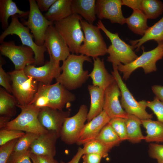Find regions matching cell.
Returning a JSON list of instances; mask_svg holds the SVG:
<instances>
[{"label":"cell","instance_id":"obj_1","mask_svg":"<svg viewBox=\"0 0 163 163\" xmlns=\"http://www.w3.org/2000/svg\"><path fill=\"white\" fill-rule=\"evenodd\" d=\"M75 95L58 82L51 85L39 82L34 98L30 104L42 108L48 107L63 110L68 103L74 101Z\"/></svg>","mask_w":163,"mask_h":163},{"label":"cell","instance_id":"obj_2","mask_svg":"<svg viewBox=\"0 0 163 163\" xmlns=\"http://www.w3.org/2000/svg\"><path fill=\"white\" fill-rule=\"evenodd\" d=\"M92 62L91 58L82 54L72 53L64 61L61 66L62 73L56 79L68 90L76 89L84 83L89 77L88 71L83 68L84 63Z\"/></svg>","mask_w":163,"mask_h":163},{"label":"cell","instance_id":"obj_3","mask_svg":"<svg viewBox=\"0 0 163 163\" xmlns=\"http://www.w3.org/2000/svg\"><path fill=\"white\" fill-rule=\"evenodd\" d=\"M96 24L111 42L107 48V53L109 54L107 59L108 62L117 65L121 63L126 65L131 62L138 57L134 51L133 46L121 40L118 33H113L108 30L101 20L97 21Z\"/></svg>","mask_w":163,"mask_h":163},{"label":"cell","instance_id":"obj_4","mask_svg":"<svg viewBox=\"0 0 163 163\" xmlns=\"http://www.w3.org/2000/svg\"><path fill=\"white\" fill-rule=\"evenodd\" d=\"M82 18L76 14L53 23L55 27L66 41L70 52L78 54L79 50L85 40L80 20Z\"/></svg>","mask_w":163,"mask_h":163},{"label":"cell","instance_id":"obj_5","mask_svg":"<svg viewBox=\"0 0 163 163\" xmlns=\"http://www.w3.org/2000/svg\"><path fill=\"white\" fill-rule=\"evenodd\" d=\"M17 106L21 110L20 113L15 118L8 122L3 129L39 135L48 132L42 126L38 119L41 108L33 104L21 106L18 104Z\"/></svg>","mask_w":163,"mask_h":163},{"label":"cell","instance_id":"obj_6","mask_svg":"<svg viewBox=\"0 0 163 163\" xmlns=\"http://www.w3.org/2000/svg\"><path fill=\"white\" fill-rule=\"evenodd\" d=\"M18 17L17 15L11 17L10 24L0 35V43L4 42L5 38L8 35H17L20 39L22 45L30 47L34 51L35 62L33 65L35 66L43 64L46 48L44 45L40 46L35 43L33 40L34 36L30 33L29 29L20 22Z\"/></svg>","mask_w":163,"mask_h":163},{"label":"cell","instance_id":"obj_7","mask_svg":"<svg viewBox=\"0 0 163 163\" xmlns=\"http://www.w3.org/2000/svg\"><path fill=\"white\" fill-rule=\"evenodd\" d=\"M80 22L85 40L79 50L78 53L93 59L106 54L107 47L100 29L97 26L89 23L85 20L82 19Z\"/></svg>","mask_w":163,"mask_h":163},{"label":"cell","instance_id":"obj_8","mask_svg":"<svg viewBox=\"0 0 163 163\" xmlns=\"http://www.w3.org/2000/svg\"><path fill=\"white\" fill-rule=\"evenodd\" d=\"M8 73L12 82V93L18 104L21 106L30 104L37 91V82L26 75L24 70H15Z\"/></svg>","mask_w":163,"mask_h":163},{"label":"cell","instance_id":"obj_9","mask_svg":"<svg viewBox=\"0 0 163 163\" xmlns=\"http://www.w3.org/2000/svg\"><path fill=\"white\" fill-rule=\"evenodd\" d=\"M157 43V47L148 51H145L144 47H142V53L131 62L126 65L121 63L117 66L119 72L123 75V79H127L132 73L139 68H142L145 74L157 70L156 63L163 58V41Z\"/></svg>","mask_w":163,"mask_h":163},{"label":"cell","instance_id":"obj_10","mask_svg":"<svg viewBox=\"0 0 163 163\" xmlns=\"http://www.w3.org/2000/svg\"><path fill=\"white\" fill-rule=\"evenodd\" d=\"M117 65L112 64L113 71L112 75L114 78L121 92V104L126 112L134 115L141 120L152 119V114L149 113L146 110V101H137L130 92L123 81L117 68Z\"/></svg>","mask_w":163,"mask_h":163},{"label":"cell","instance_id":"obj_11","mask_svg":"<svg viewBox=\"0 0 163 163\" xmlns=\"http://www.w3.org/2000/svg\"><path fill=\"white\" fill-rule=\"evenodd\" d=\"M2 55L8 58L13 63L15 70H24L27 65H33L35 60L34 53L30 47L25 45L17 46L14 42L4 41L0 45Z\"/></svg>","mask_w":163,"mask_h":163},{"label":"cell","instance_id":"obj_12","mask_svg":"<svg viewBox=\"0 0 163 163\" xmlns=\"http://www.w3.org/2000/svg\"><path fill=\"white\" fill-rule=\"evenodd\" d=\"M29 12L27 21H23L22 24L30 30L38 46L44 45V38L48 27L53 23L48 21L39 9L36 0H29Z\"/></svg>","mask_w":163,"mask_h":163},{"label":"cell","instance_id":"obj_13","mask_svg":"<svg viewBox=\"0 0 163 163\" xmlns=\"http://www.w3.org/2000/svg\"><path fill=\"white\" fill-rule=\"evenodd\" d=\"M88 111L87 106L82 105L75 114L66 119L60 132V137L62 141L69 145L76 143L78 136L87 120Z\"/></svg>","mask_w":163,"mask_h":163},{"label":"cell","instance_id":"obj_14","mask_svg":"<svg viewBox=\"0 0 163 163\" xmlns=\"http://www.w3.org/2000/svg\"><path fill=\"white\" fill-rule=\"evenodd\" d=\"M50 57L60 62L65 61L70 54L66 41L56 29L53 24L48 28L44 38V44Z\"/></svg>","mask_w":163,"mask_h":163},{"label":"cell","instance_id":"obj_15","mask_svg":"<svg viewBox=\"0 0 163 163\" xmlns=\"http://www.w3.org/2000/svg\"><path fill=\"white\" fill-rule=\"evenodd\" d=\"M25 74L32 77L37 82L45 85H50L56 79L62 72L59 62L54 61L50 57V60L41 66L36 67L32 65L27 66L24 69Z\"/></svg>","mask_w":163,"mask_h":163},{"label":"cell","instance_id":"obj_16","mask_svg":"<svg viewBox=\"0 0 163 163\" xmlns=\"http://www.w3.org/2000/svg\"><path fill=\"white\" fill-rule=\"evenodd\" d=\"M122 5L121 0H97L96 16L101 20L107 19L112 23L123 25L125 23L126 18L123 14Z\"/></svg>","mask_w":163,"mask_h":163},{"label":"cell","instance_id":"obj_17","mask_svg":"<svg viewBox=\"0 0 163 163\" xmlns=\"http://www.w3.org/2000/svg\"><path fill=\"white\" fill-rule=\"evenodd\" d=\"M70 113L64 111L48 107L41 108L38 119L42 126L48 131L56 133L59 136L63 124Z\"/></svg>","mask_w":163,"mask_h":163},{"label":"cell","instance_id":"obj_18","mask_svg":"<svg viewBox=\"0 0 163 163\" xmlns=\"http://www.w3.org/2000/svg\"><path fill=\"white\" fill-rule=\"evenodd\" d=\"M121 92L116 81L105 90L103 110L111 119L115 118H126L128 115L122 107L119 100Z\"/></svg>","mask_w":163,"mask_h":163},{"label":"cell","instance_id":"obj_19","mask_svg":"<svg viewBox=\"0 0 163 163\" xmlns=\"http://www.w3.org/2000/svg\"><path fill=\"white\" fill-rule=\"evenodd\" d=\"M110 119L103 110L98 115L85 124L78 136L76 143L78 145H83L95 139Z\"/></svg>","mask_w":163,"mask_h":163},{"label":"cell","instance_id":"obj_20","mask_svg":"<svg viewBox=\"0 0 163 163\" xmlns=\"http://www.w3.org/2000/svg\"><path fill=\"white\" fill-rule=\"evenodd\" d=\"M59 138L58 134L53 131H48L40 135L31 145L30 148V152L54 157L56 154V144Z\"/></svg>","mask_w":163,"mask_h":163},{"label":"cell","instance_id":"obj_21","mask_svg":"<svg viewBox=\"0 0 163 163\" xmlns=\"http://www.w3.org/2000/svg\"><path fill=\"white\" fill-rule=\"evenodd\" d=\"M93 68L89 76L92 80L93 85L105 90L116 81L113 76L105 68L104 59L98 57L93 59Z\"/></svg>","mask_w":163,"mask_h":163},{"label":"cell","instance_id":"obj_22","mask_svg":"<svg viewBox=\"0 0 163 163\" xmlns=\"http://www.w3.org/2000/svg\"><path fill=\"white\" fill-rule=\"evenodd\" d=\"M95 0H72V14H78L90 24L96 19Z\"/></svg>","mask_w":163,"mask_h":163},{"label":"cell","instance_id":"obj_23","mask_svg":"<svg viewBox=\"0 0 163 163\" xmlns=\"http://www.w3.org/2000/svg\"><path fill=\"white\" fill-rule=\"evenodd\" d=\"M88 89L91 103L87 121L89 122L100 114L103 110L105 90L93 85H89Z\"/></svg>","mask_w":163,"mask_h":163},{"label":"cell","instance_id":"obj_24","mask_svg":"<svg viewBox=\"0 0 163 163\" xmlns=\"http://www.w3.org/2000/svg\"><path fill=\"white\" fill-rule=\"evenodd\" d=\"M71 2L72 0H56L43 15L53 23L62 20L72 14Z\"/></svg>","mask_w":163,"mask_h":163},{"label":"cell","instance_id":"obj_25","mask_svg":"<svg viewBox=\"0 0 163 163\" xmlns=\"http://www.w3.org/2000/svg\"><path fill=\"white\" fill-rule=\"evenodd\" d=\"M29 11L20 10L12 0H0V20L2 29L8 27L9 17L17 15L18 17H25L28 15Z\"/></svg>","mask_w":163,"mask_h":163},{"label":"cell","instance_id":"obj_26","mask_svg":"<svg viewBox=\"0 0 163 163\" xmlns=\"http://www.w3.org/2000/svg\"><path fill=\"white\" fill-rule=\"evenodd\" d=\"M154 40L157 43L163 41V17L152 26L149 27L141 38L130 40V43L134 49L139 51L141 46L147 41Z\"/></svg>","mask_w":163,"mask_h":163},{"label":"cell","instance_id":"obj_27","mask_svg":"<svg viewBox=\"0 0 163 163\" xmlns=\"http://www.w3.org/2000/svg\"><path fill=\"white\" fill-rule=\"evenodd\" d=\"M146 130L144 140L146 142H163V123L152 119L141 120Z\"/></svg>","mask_w":163,"mask_h":163},{"label":"cell","instance_id":"obj_28","mask_svg":"<svg viewBox=\"0 0 163 163\" xmlns=\"http://www.w3.org/2000/svg\"><path fill=\"white\" fill-rule=\"evenodd\" d=\"M147 19L142 11L133 10L131 15L126 18L125 23L133 33L142 36L149 27Z\"/></svg>","mask_w":163,"mask_h":163},{"label":"cell","instance_id":"obj_29","mask_svg":"<svg viewBox=\"0 0 163 163\" xmlns=\"http://www.w3.org/2000/svg\"><path fill=\"white\" fill-rule=\"evenodd\" d=\"M126 125L127 140L132 143H138L144 140L141 125L142 121L137 117L128 114L125 119Z\"/></svg>","mask_w":163,"mask_h":163},{"label":"cell","instance_id":"obj_30","mask_svg":"<svg viewBox=\"0 0 163 163\" xmlns=\"http://www.w3.org/2000/svg\"><path fill=\"white\" fill-rule=\"evenodd\" d=\"M18 102L13 96L0 88V115L11 118L16 113Z\"/></svg>","mask_w":163,"mask_h":163},{"label":"cell","instance_id":"obj_31","mask_svg":"<svg viewBox=\"0 0 163 163\" xmlns=\"http://www.w3.org/2000/svg\"><path fill=\"white\" fill-rule=\"evenodd\" d=\"M95 139L100 141L111 149L121 142L117 134L109 123L104 127Z\"/></svg>","mask_w":163,"mask_h":163},{"label":"cell","instance_id":"obj_32","mask_svg":"<svg viewBox=\"0 0 163 163\" xmlns=\"http://www.w3.org/2000/svg\"><path fill=\"white\" fill-rule=\"evenodd\" d=\"M142 11L149 19H155L163 12V3L158 0H142Z\"/></svg>","mask_w":163,"mask_h":163},{"label":"cell","instance_id":"obj_33","mask_svg":"<svg viewBox=\"0 0 163 163\" xmlns=\"http://www.w3.org/2000/svg\"><path fill=\"white\" fill-rule=\"evenodd\" d=\"M84 154L95 153L101 155L103 158L107 157L111 149L100 141L94 139L83 145Z\"/></svg>","mask_w":163,"mask_h":163},{"label":"cell","instance_id":"obj_34","mask_svg":"<svg viewBox=\"0 0 163 163\" xmlns=\"http://www.w3.org/2000/svg\"><path fill=\"white\" fill-rule=\"evenodd\" d=\"M39 135L31 133L25 132L23 136L18 139L13 152H21L28 150L33 142Z\"/></svg>","mask_w":163,"mask_h":163},{"label":"cell","instance_id":"obj_35","mask_svg":"<svg viewBox=\"0 0 163 163\" xmlns=\"http://www.w3.org/2000/svg\"><path fill=\"white\" fill-rule=\"evenodd\" d=\"M108 123L117 134L121 142L127 140L125 119L121 118L111 119Z\"/></svg>","mask_w":163,"mask_h":163},{"label":"cell","instance_id":"obj_36","mask_svg":"<svg viewBox=\"0 0 163 163\" xmlns=\"http://www.w3.org/2000/svg\"><path fill=\"white\" fill-rule=\"evenodd\" d=\"M25 134L24 132L2 129L0 131V146L13 140L19 139Z\"/></svg>","mask_w":163,"mask_h":163},{"label":"cell","instance_id":"obj_37","mask_svg":"<svg viewBox=\"0 0 163 163\" xmlns=\"http://www.w3.org/2000/svg\"><path fill=\"white\" fill-rule=\"evenodd\" d=\"M146 104L155 114L157 120L163 123V102L155 96L152 101H146Z\"/></svg>","mask_w":163,"mask_h":163},{"label":"cell","instance_id":"obj_38","mask_svg":"<svg viewBox=\"0 0 163 163\" xmlns=\"http://www.w3.org/2000/svg\"><path fill=\"white\" fill-rule=\"evenodd\" d=\"M18 139L10 141L0 146V163H8Z\"/></svg>","mask_w":163,"mask_h":163},{"label":"cell","instance_id":"obj_39","mask_svg":"<svg viewBox=\"0 0 163 163\" xmlns=\"http://www.w3.org/2000/svg\"><path fill=\"white\" fill-rule=\"evenodd\" d=\"M30 149L26 151L13 152L7 163H32L30 158Z\"/></svg>","mask_w":163,"mask_h":163},{"label":"cell","instance_id":"obj_40","mask_svg":"<svg viewBox=\"0 0 163 163\" xmlns=\"http://www.w3.org/2000/svg\"><path fill=\"white\" fill-rule=\"evenodd\" d=\"M148 152L150 157L156 159L158 163H163V145L150 143Z\"/></svg>","mask_w":163,"mask_h":163},{"label":"cell","instance_id":"obj_41","mask_svg":"<svg viewBox=\"0 0 163 163\" xmlns=\"http://www.w3.org/2000/svg\"><path fill=\"white\" fill-rule=\"evenodd\" d=\"M11 81L8 73H6L3 69L2 64L0 65V85L4 88L6 91L10 93H12L11 85L10 84Z\"/></svg>","mask_w":163,"mask_h":163},{"label":"cell","instance_id":"obj_42","mask_svg":"<svg viewBox=\"0 0 163 163\" xmlns=\"http://www.w3.org/2000/svg\"><path fill=\"white\" fill-rule=\"evenodd\" d=\"M32 163H59L54 157L47 155H38L30 153Z\"/></svg>","mask_w":163,"mask_h":163},{"label":"cell","instance_id":"obj_43","mask_svg":"<svg viewBox=\"0 0 163 163\" xmlns=\"http://www.w3.org/2000/svg\"><path fill=\"white\" fill-rule=\"evenodd\" d=\"M102 156L95 153L84 154L82 157L83 163H100Z\"/></svg>","mask_w":163,"mask_h":163},{"label":"cell","instance_id":"obj_44","mask_svg":"<svg viewBox=\"0 0 163 163\" xmlns=\"http://www.w3.org/2000/svg\"><path fill=\"white\" fill-rule=\"evenodd\" d=\"M56 0H36L37 5L41 12H47Z\"/></svg>","mask_w":163,"mask_h":163},{"label":"cell","instance_id":"obj_45","mask_svg":"<svg viewBox=\"0 0 163 163\" xmlns=\"http://www.w3.org/2000/svg\"><path fill=\"white\" fill-rule=\"evenodd\" d=\"M142 0H122L123 5L126 6L133 10L142 11Z\"/></svg>","mask_w":163,"mask_h":163},{"label":"cell","instance_id":"obj_46","mask_svg":"<svg viewBox=\"0 0 163 163\" xmlns=\"http://www.w3.org/2000/svg\"><path fill=\"white\" fill-rule=\"evenodd\" d=\"M84 154V151L82 148H78L77 152L72 158L69 161L65 162L61 161L60 163H79L80 159Z\"/></svg>","mask_w":163,"mask_h":163},{"label":"cell","instance_id":"obj_47","mask_svg":"<svg viewBox=\"0 0 163 163\" xmlns=\"http://www.w3.org/2000/svg\"><path fill=\"white\" fill-rule=\"evenodd\" d=\"M152 89L155 96L163 102V86L154 85L152 87Z\"/></svg>","mask_w":163,"mask_h":163},{"label":"cell","instance_id":"obj_48","mask_svg":"<svg viewBox=\"0 0 163 163\" xmlns=\"http://www.w3.org/2000/svg\"><path fill=\"white\" fill-rule=\"evenodd\" d=\"M10 118L0 116V127L1 129H3L6 124L9 121Z\"/></svg>","mask_w":163,"mask_h":163},{"label":"cell","instance_id":"obj_49","mask_svg":"<svg viewBox=\"0 0 163 163\" xmlns=\"http://www.w3.org/2000/svg\"></svg>","mask_w":163,"mask_h":163}]
</instances>
